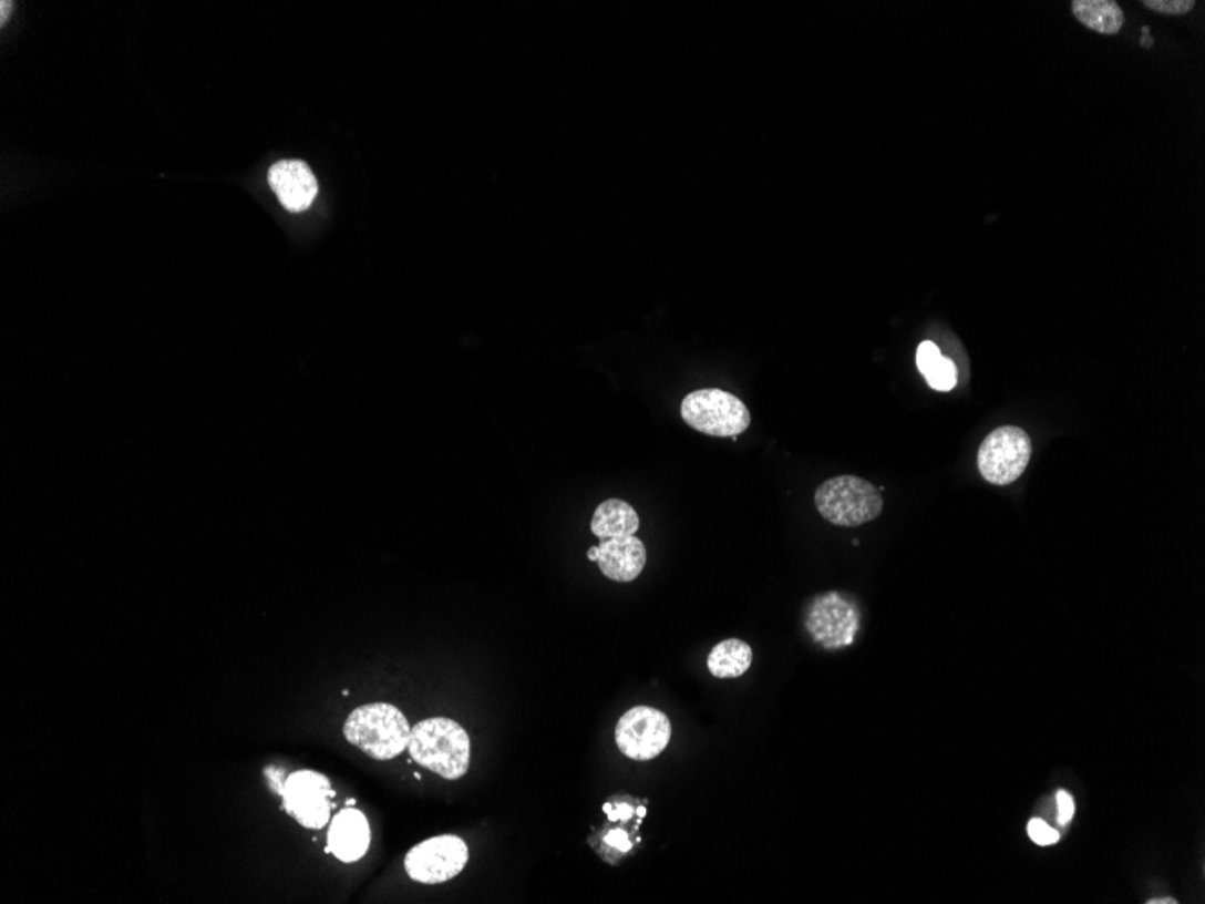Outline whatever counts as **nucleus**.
Instances as JSON below:
<instances>
[{
    "mask_svg": "<svg viewBox=\"0 0 1205 904\" xmlns=\"http://www.w3.org/2000/svg\"><path fill=\"white\" fill-rule=\"evenodd\" d=\"M859 608L837 593L823 594L809 608L807 630L823 648H841L854 643L859 630Z\"/></svg>",
    "mask_w": 1205,
    "mask_h": 904,
    "instance_id": "obj_9",
    "label": "nucleus"
},
{
    "mask_svg": "<svg viewBox=\"0 0 1205 904\" xmlns=\"http://www.w3.org/2000/svg\"><path fill=\"white\" fill-rule=\"evenodd\" d=\"M327 843V851L343 863L361 860L370 846V825L365 814L358 809L338 812L329 826Z\"/></svg>",
    "mask_w": 1205,
    "mask_h": 904,
    "instance_id": "obj_11",
    "label": "nucleus"
},
{
    "mask_svg": "<svg viewBox=\"0 0 1205 904\" xmlns=\"http://www.w3.org/2000/svg\"><path fill=\"white\" fill-rule=\"evenodd\" d=\"M1075 19L1090 30L1101 34H1118L1123 30L1124 13L1113 0H1074Z\"/></svg>",
    "mask_w": 1205,
    "mask_h": 904,
    "instance_id": "obj_15",
    "label": "nucleus"
},
{
    "mask_svg": "<svg viewBox=\"0 0 1205 904\" xmlns=\"http://www.w3.org/2000/svg\"><path fill=\"white\" fill-rule=\"evenodd\" d=\"M1055 803H1058V822H1060V825H1067V823H1070V820L1074 818V798H1072V794H1070L1069 791H1063V789H1061V791H1058V794H1055Z\"/></svg>",
    "mask_w": 1205,
    "mask_h": 904,
    "instance_id": "obj_19",
    "label": "nucleus"
},
{
    "mask_svg": "<svg viewBox=\"0 0 1205 904\" xmlns=\"http://www.w3.org/2000/svg\"><path fill=\"white\" fill-rule=\"evenodd\" d=\"M1032 455V441L1020 427H1001L983 439L978 450V470L997 486L1018 481Z\"/></svg>",
    "mask_w": 1205,
    "mask_h": 904,
    "instance_id": "obj_5",
    "label": "nucleus"
},
{
    "mask_svg": "<svg viewBox=\"0 0 1205 904\" xmlns=\"http://www.w3.org/2000/svg\"><path fill=\"white\" fill-rule=\"evenodd\" d=\"M1141 44L1144 45V48H1150V45H1153L1152 37H1150V34H1146V37H1142Z\"/></svg>",
    "mask_w": 1205,
    "mask_h": 904,
    "instance_id": "obj_24",
    "label": "nucleus"
},
{
    "mask_svg": "<svg viewBox=\"0 0 1205 904\" xmlns=\"http://www.w3.org/2000/svg\"><path fill=\"white\" fill-rule=\"evenodd\" d=\"M814 499L820 515L841 527H856L875 521L883 511L879 490L854 475L834 476L823 482Z\"/></svg>",
    "mask_w": 1205,
    "mask_h": 904,
    "instance_id": "obj_3",
    "label": "nucleus"
},
{
    "mask_svg": "<svg viewBox=\"0 0 1205 904\" xmlns=\"http://www.w3.org/2000/svg\"><path fill=\"white\" fill-rule=\"evenodd\" d=\"M607 843L608 845L618 846L619 851H628V849L632 846V843H630V840H628L627 834H625V832L622 831L610 832V834H608L607 836Z\"/></svg>",
    "mask_w": 1205,
    "mask_h": 904,
    "instance_id": "obj_20",
    "label": "nucleus"
},
{
    "mask_svg": "<svg viewBox=\"0 0 1205 904\" xmlns=\"http://www.w3.org/2000/svg\"><path fill=\"white\" fill-rule=\"evenodd\" d=\"M598 549L599 569L619 584L634 582L647 565V549L636 535L601 540Z\"/></svg>",
    "mask_w": 1205,
    "mask_h": 904,
    "instance_id": "obj_12",
    "label": "nucleus"
},
{
    "mask_svg": "<svg viewBox=\"0 0 1205 904\" xmlns=\"http://www.w3.org/2000/svg\"><path fill=\"white\" fill-rule=\"evenodd\" d=\"M671 740V722L667 713L636 706L619 719L616 726V744L627 759L647 762L667 749Z\"/></svg>",
    "mask_w": 1205,
    "mask_h": 904,
    "instance_id": "obj_7",
    "label": "nucleus"
},
{
    "mask_svg": "<svg viewBox=\"0 0 1205 904\" xmlns=\"http://www.w3.org/2000/svg\"><path fill=\"white\" fill-rule=\"evenodd\" d=\"M409 751L413 762L444 780H461L470 771V734L446 717H432L413 726Z\"/></svg>",
    "mask_w": 1205,
    "mask_h": 904,
    "instance_id": "obj_1",
    "label": "nucleus"
},
{
    "mask_svg": "<svg viewBox=\"0 0 1205 904\" xmlns=\"http://www.w3.org/2000/svg\"><path fill=\"white\" fill-rule=\"evenodd\" d=\"M1027 832H1029V838L1034 841L1036 845H1055V843L1060 841V832L1052 829V826H1050L1046 820H1041V818H1032L1029 825H1027Z\"/></svg>",
    "mask_w": 1205,
    "mask_h": 904,
    "instance_id": "obj_17",
    "label": "nucleus"
},
{
    "mask_svg": "<svg viewBox=\"0 0 1205 904\" xmlns=\"http://www.w3.org/2000/svg\"><path fill=\"white\" fill-rule=\"evenodd\" d=\"M269 186L289 212H303L315 203L318 183L303 161H280L269 168Z\"/></svg>",
    "mask_w": 1205,
    "mask_h": 904,
    "instance_id": "obj_10",
    "label": "nucleus"
},
{
    "mask_svg": "<svg viewBox=\"0 0 1205 904\" xmlns=\"http://www.w3.org/2000/svg\"><path fill=\"white\" fill-rule=\"evenodd\" d=\"M917 367L931 389L949 392L957 384V367L940 355L934 341H924L917 349Z\"/></svg>",
    "mask_w": 1205,
    "mask_h": 904,
    "instance_id": "obj_16",
    "label": "nucleus"
},
{
    "mask_svg": "<svg viewBox=\"0 0 1205 904\" xmlns=\"http://www.w3.org/2000/svg\"><path fill=\"white\" fill-rule=\"evenodd\" d=\"M343 733L349 744L374 760H392L409 749L412 726L403 711L389 702L360 706L349 715Z\"/></svg>",
    "mask_w": 1205,
    "mask_h": 904,
    "instance_id": "obj_2",
    "label": "nucleus"
},
{
    "mask_svg": "<svg viewBox=\"0 0 1205 904\" xmlns=\"http://www.w3.org/2000/svg\"><path fill=\"white\" fill-rule=\"evenodd\" d=\"M753 662V650L742 639H725L714 645L708 656V670L717 679L744 676Z\"/></svg>",
    "mask_w": 1205,
    "mask_h": 904,
    "instance_id": "obj_14",
    "label": "nucleus"
},
{
    "mask_svg": "<svg viewBox=\"0 0 1205 904\" xmlns=\"http://www.w3.org/2000/svg\"><path fill=\"white\" fill-rule=\"evenodd\" d=\"M470 860L466 841L459 836L430 838L413 846L404 857L410 880L423 885H439L457 877Z\"/></svg>",
    "mask_w": 1205,
    "mask_h": 904,
    "instance_id": "obj_6",
    "label": "nucleus"
},
{
    "mask_svg": "<svg viewBox=\"0 0 1205 904\" xmlns=\"http://www.w3.org/2000/svg\"><path fill=\"white\" fill-rule=\"evenodd\" d=\"M1142 6L1164 16H1186L1195 8V2L1193 0H1144Z\"/></svg>",
    "mask_w": 1205,
    "mask_h": 904,
    "instance_id": "obj_18",
    "label": "nucleus"
},
{
    "mask_svg": "<svg viewBox=\"0 0 1205 904\" xmlns=\"http://www.w3.org/2000/svg\"><path fill=\"white\" fill-rule=\"evenodd\" d=\"M682 419L691 429L713 438H737L751 424L748 407L737 396L719 389H704L686 396Z\"/></svg>",
    "mask_w": 1205,
    "mask_h": 904,
    "instance_id": "obj_4",
    "label": "nucleus"
},
{
    "mask_svg": "<svg viewBox=\"0 0 1205 904\" xmlns=\"http://www.w3.org/2000/svg\"><path fill=\"white\" fill-rule=\"evenodd\" d=\"M284 808L301 826L323 829L331 820L334 797L329 778L317 771H297L287 778L282 789Z\"/></svg>",
    "mask_w": 1205,
    "mask_h": 904,
    "instance_id": "obj_8",
    "label": "nucleus"
},
{
    "mask_svg": "<svg viewBox=\"0 0 1205 904\" xmlns=\"http://www.w3.org/2000/svg\"><path fill=\"white\" fill-rule=\"evenodd\" d=\"M11 6L13 4H10V2H6V0H2V2H0V22H2V24H4L6 20H8V13H10Z\"/></svg>",
    "mask_w": 1205,
    "mask_h": 904,
    "instance_id": "obj_21",
    "label": "nucleus"
},
{
    "mask_svg": "<svg viewBox=\"0 0 1205 904\" xmlns=\"http://www.w3.org/2000/svg\"><path fill=\"white\" fill-rule=\"evenodd\" d=\"M1142 33L1146 37V34L1150 33V28H1142Z\"/></svg>",
    "mask_w": 1205,
    "mask_h": 904,
    "instance_id": "obj_25",
    "label": "nucleus"
},
{
    "mask_svg": "<svg viewBox=\"0 0 1205 904\" xmlns=\"http://www.w3.org/2000/svg\"><path fill=\"white\" fill-rule=\"evenodd\" d=\"M590 530L601 540L634 536L639 530V516L628 502L610 499L599 504L594 513Z\"/></svg>",
    "mask_w": 1205,
    "mask_h": 904,
    "instance_id": "obj_13",
    "label": "nucleus"
},
{
    "mask_svg": "<svg viewBox=\"0 0 1205 904\" xmlns=\"http://www.w3.org/2000/svg\"><path fill=\"white\" fill-rule=\"evenodd\" d=\"M598 547H593V549L588 551V558L593 559V562H598Z\"/></svg>",
    "mask_w": 1205,
    "mask_h": 904,
    "instance_id": "obj_23",
    "label": "nucleus"
},
{
    "mask_svg": "<svg viewBox=\"0 0 1205 904\" xmlns=\"http://www.w3.org/2000/svg\"><path fill=\"white\" fill-rule=\"evenodd\" d=\"M1176 903H1178V901H1175V900H1170V897H1167V900H1152V901H1147V904H1176Z\"/></svg>",
    "mask_w": 1205,
    "mask_h": 904,
    "instance_id": "obj_22",
    "label": "nucleus"
}]
</instances>
